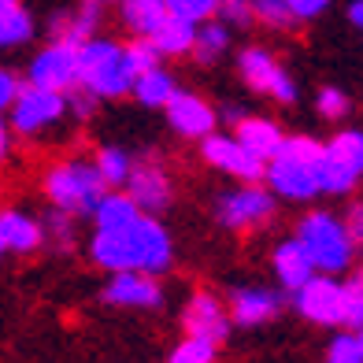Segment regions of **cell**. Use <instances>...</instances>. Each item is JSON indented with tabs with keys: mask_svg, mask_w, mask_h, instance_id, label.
Segmentation results:
<instances>
[{
	"mask_svg": "<svg viewBox=\"0 0 363 363\" xmlns=\"http://www.w3.org/2000/svg\"><path fill=\"white\" fill-rule=\"evenodd\" d=\"M89 256L96 267H104L111 274L119 271H145V274H163L174 259V241L156 216H141L130 219L123 226L111 230H96Z\"/></svg>",
	"mask_w": 363,
	"mask_h": 363,
	"instance_id": "obj_1",
	"label": "cell"
},
{
	"mask_svg": "<svg viewBox=\"0 0 363 363\" xmlns=\"http://www.w3.org/2000/svg\"><path fill=\"white\" fill-rule=\"evenodd\" d=\"M104 182L89 160H60L45 171V196L56 211H67L74 219H89L96 201L104 196Z\"/></svg>",
	"mask_w": 363,
	"mask_h": 363,
	"instance_id": "obj_2",
	"label": "cell"
},
{
	"mask_svg": "<svg viewBox=\"0 0 363 363\" xmlns=\"http://www.w3.org/2000/svg\"><path fill=\"white\" fill-rule=\"evenodd\" d=\"M293 238L301 241V249L308 252L311 267L319 274H341L356 259V245L349 238V230H345V223L337 216H330V211H308Z\"/></svg>",
	"mask_w": 363,
	"mask_h": 363,
	"instance_id": "obj_3",
	"label": "cell"
},
{
	"mask_svg": "<svg viewBox=\"0 0 363 363\" xmlns=\"http://www.w3.org/2000/svg\"><path fill=\"white\" fill-rule=\"evenodd\" d=\"M134 86V74L126 67L123 45L108 38H89L78 45V89L93 93L96 101H111L123 96Z\"/></svg>",
	"mask_w": 363,
	"mask_h": 363,
	"instance_id": "obj_4",
	"label": "cell"
},
{
	"mask_svg": "<svg viewBox=\"0 0 363 363\" xmlns=\"http://www.w3.org/2000/svg\"><path fill=\"white\" fill-rule=\"evenodd\" d=\"M8 111H11L8 126L15 130V134L38 138L67 115V93H52V89H41V86H30L26 82V86H19V93H15Z\"/></svg>",
	"mask_w": 363,
	"mask_h": 363,
	"instance_id": "obj_5",
	"label": "cell"
},
{
	"mask_svg": "<svg viewBox=\"0 0 363 363\" xmlns=\"http://www.w3.org/2000/svg\"><path fill=\"white\" fill-rule=\"evenodd\" d=\"M216 216L226 230H256L274 216V193L267 186H241V189H230L219 193L216 201Z\"/></svg>",
	"mask_w": 363,
	"mask_h": 363,
	"instance_id": "obj_6",
	"label": "cell"
},
{
	"mask_svg": "<svg viewBox=\"0 0 363 363\" xmlns=\"http://www.w3.org/2000/svg\"><path fill=\"white\" fill-rule=\"evenodd\" d=\"M238 71L245 78V86L256 93H271L278 104H293L296 101V82L286 74V67L278 63L267 48H245L238 60Z\"/></svg>",
	"mask_w": 363,
	"mask_h": 363,
	"instance_id": "obj_7",
	"label": "cell"
},
{
	"mask_svg": "<svg viewBox=\"0 0 363 363\" xmlns=\"http://www.w3.org/2000/svg\"><path fill=\"white\" fill-rule=\"evenodd\" d=\"M26 78H30V86L52 89V93L78 89V48L67 45V41H52L30 60Z\"/></svg>",
	"mask_w": 363,
	"mask_h": 363,
	"instance_id": "obj_8",
	"label": "cell"
},
{
	"mask_svg": "<svg viewBox=\"0 0 363 363\" xmlns=\"http://www.w3.org/2000/svg\"><path fill=\"white\" fill-rule=\"evenodd\" d=\"M293 308L315 326H341V282L334 274L315 271L304 286L293 289Z\"/></svg>",
	"mask_w": 363,
	"mask_h": 363,
	"instance_id": "obj_9",
	"label": "cell"
},
{
	"mask_svg": "<svg viewBox=\"0 0 363 363\" xmlns=\"http://www.w3.org/2000/svg\"><path fill=\"white\" fill-rule=\"evenodd\" d=\"M201 156L204 163H211L216 171L230 174V178H241V182H259L263 178V167L267 163L256 160L249 148H241L238 138H226V134H208L201 138Z\"/></svg>",
	"mask_w": 363,
	"mask_h": 363,
	"instance_id": "obj_10",
	"label": "cell"
},
{
	"mask_svg": "<svg viewBox=\"0 0 363 363\" xmlns=\"http://www.w3.org/2000/svg\"><path fill=\"white\" fill-rule=\"evenodd\" d=\"M163 111H167V123L174 134L182 138H208V134H216V126H219V115L216 108H211L204 96H196L189 89H174L171 93V101L163 104Z\"/></svg>",
	"mask_w": 363,
	"mask_h": 363,
	"instance_id": "obj_11",
	"label": "cell"
},
{
	"mask_svg": "<svg viewBox=\"0 0 363 363\" xmlns=\"http://www.w3.org/2000/svg\"><path fill=\"white\" fill-rule=\"evenodd\" d=\"M315 167L301 160H289V156H271L267 167H263V178H267L271 193L282 196V201H311V196H319Z\"/></svg>",
	"mask_w": 363,
	"mask_h": 363,
	"instance_id": "obj_12",
	"label": "cell"
},
{
	"mask_svg": "<svg viewBox=\"0 0 363 363\" xmlns=\"http://www.w3.org/2000/svg\"><path fill=\"white\" fill-rule=\"evenodd\" d=\"M123 186H126V196L145 211V216H160V211L171 204V196H174L167 171L156 167V163H138V167H130Z\"/></svg>",
	"mask_w": 363,
	"mask_h": 363,
	"instance_id": "obj_13",
	"label": "cell"
},
{
	"mask_svg": "<svg viewBox=\"0 0 363 363\" xmlns=\"http://www.w3.org/2000/svg\"><path fill=\"white\" fill-rule=\"evenodd\" d=\"M104 301L115 304V308H160L163 289L156 282V274L119 271V274H111V282L104 286Z\"/></svg>",
	"mask_w": 363,
	"mask_h": 363,
	"instance_id": "obj_14",
	"label": "cell"
},
{
	"mask_svg": "<svg viewBox=\"0 0 363 363\" xmlns=\"http://www.w3.org/2000/svg\"><path fill=\"white\" fill-rule=\"evenodd\" d=\"M278 311H282V293L263 289V286H241V289L230 293L226 315L238 326H263V323H271Z\"/></svg>",
	"mask_w": 363,
	"mask_h": 363,
	"instance_id": "obj_15",
	"label": "cell"
},
{
	"mask_svg": "<svg viewBox=\"0 0 363 363\" xmlns=\"http://www.w3.org/2000/svg\"><path fill=\"white\" fill-rule=\"evenodd\" d=\"M182 323H186L189 334L196 337H211V341H226L230 337V315H226V304L219 301V296L211 293H193V301L186 304V315H182Z\"/></svg>",
	"mask_w": 363,
	"mask_h": 363,
	"instance_id": "obj_16",
	"label": "cell"
},
{
	"mask_svg": "<svg viewBox=\"0 0 363 363\" xmlns=\"http://www.w3.org/2000/svg\"><path fill=\"white\" fill-rule=\"evenodd\" d=\"M0 238H4L8 252L30 256L45 245V230L34 216H26V211H19V208H8V211H0Z\"/></svg>",
	"mask_w": 363,
	"mask_h": 363,
	"instance_id": "obj_17",
	"label": "cell"
},
{
	"mask_svg": "<svg viewBox=\"0 0 363 363\" xmlns=\"http://www.w3.org/2000/svg\"><path fill=\"white\" fill-rule=\"evenodd\" d=\"M238 145L241 148H249V152L256 160L267 163L274 152H278V145H282V126H278L274 119H263V115H245V119L238 123Z\"/></svg>",
	"mask_w": 363,
	"mask_h": 363,
	"instance_id": "obj_18",
	"label": "cell"
},
{
	"mask_svg": "<svg viewBox=\"0 0 363 363\" xmlns=\"http://www.w3.org/2000/svg\"><path fill=\"white\" fill-rule=\"evenodd\" d=\"M271 263H274V274H278V282H282V289H289V293L315 274V267H311V259H308V252L301 249L296 238L278 241L274 252H271Z\"/></svg>",
	"mask_w": 363,
	"mask_h": 363,
	"instance_id": "obj_19",
	"label": "cell"
},
{
	"mask_svg": "<svg viewBox=\"0 0 363 363\" xmlns=\"http://www.w3.org/2000/svg\"><path fill=\"white\" fill-rule=\"evenodd\" d=\"M96 26H101V0H86L74 15H56L52 19V41H67V45H82L96 38Z\"/></svg>",
	"mask_w": 363,
	"mask_h": 363,
	"instance_id": "obj_20",
	"label": "cell"
},
{
	"mask_svg": "<svg viewBox=\"0 0 363 363\" xmlns=\"http://www.w3.org/2000/svg\"><path fill=\"white\" fill-rule=\"evenodd\" d=\"M193 38H196V26L193 23H186V19H174V15H167L152 34H148V41H152V48L160 56H171V60H178V56H189L193 52Z\"/></svg>",
	"mask_w": 363,
	"mask_h": 363,
	"instance_id": "obj_21",
	"label": "cell"
},
{
	"mask_svg": "<svg viewBox=\"0 0 363 363\" xmlns=\"http://www.w3.org/2000/svg\"><path fill=\"white\" fill-rule=\"evenodd\" d=\"M323 160H330L334 167L349 171L352 178H363V134L359 130H341L323 145Z\"/></svg>",
	"mask_w": 363,
	"mask_h": 363,
	"instance_id": "obj_22",
	"label": "cell"
},
{
	"mask_svg": "<svg viewBox=\"0 0 363 363\" xmlns=\"http://www.w3.org/2000/svg\"><path fill=\"white\" fill-rule=\"evenodd\" d=\"M119 15L126 30H134L138 38H148L167 19V4L163 0H119Z\"/></svg>",
	"mask_w": 363,
	"mask_h": 363,
	"instance_id": "obj_23",
	"label": "cell"
},
{
	"mask_svg": "<svg viewBox=\"0 0 363 363\" xmlns=\"http://www.w3.org/2000/svg\"><path fill=\"white\" fill-rule=\"evenodd\" d=\"M141 216V208L130 201L126 193H108L104 189V196L96 201V208H93V223H96V230H111V226H123V223H130V219H138Z\"/></svg>",
	"mask_w": 363,
	"mask_h": 363,
	"instance_id": "obj_24",
	"label": "cell"
},
{
	"mask_svg": "<svg viewBox=\"0 0 363 363\" xmlns=\"http://www.w3.org/2000/svg\"><path fill=\"white\" fill-rule=\"evenodd\" d=\"M174 89H178V86H174V78L163 71V67H152V71L138 74V78H134V86H130V93H134L145 108H163V104L171 101V93H174Z\"/></svg>",
	"mask_w": 363,
	"mask_h": 363,
	"instance_id": "obj_25",
	"label": "cell"
},
{
	"mask_svg": "<svg viewBox=\"0 0 363 363\" xmlns=\"http://www.w3.org/2000/svg\"><path fill=\"white\" fill-rule=\"evenodd\" d=\"M230 48V30L223 23H204V26H196V38H193V56L201 60V63H216L223 52Z\"/></svg>",
	"mask_w": 363,
	"mask_h": 363,
	"instance_id": "obj_26",
	"label": "cell"
},
{
	"mask_svg": "<svg viewBox=\"0 0 363 363\" xmlns=\"http://www.w3.org/2000/svg\"><path fill=\"white\" fill-rule=\"evenodd\" d=\"M34 38V19L23 4H15L11 11L0 15V48H19Z\"/></svg>",
	"mask_w": 363,
	"mask_h": 363,
	"instance_id": "obj_27",
	"label": "cell"
},
{
	"mask_svg": "<svg viewBox=\"0 0 363 363\" xmlns=\"http://www.w3.org/2000/svg\"><path fill=\"white\" fill-rule=\"evenodd\" d=\"M93 167H96V174H101V182H104V186H123L134 163H130V156L123 152V148L104 145L101 152L93 156Z\"/></svg>",
	"mask_w": 363,
	"mask_h": 363,
	"instance_id": "obj_28",
	"label": "cell"
},
{
	"mask_svg": "<svg viewBox=\"0 0 363 363\" xmlns=\"http://www.w3.org/2000/svg\"><path fill=\"white\" fill-rule=\"evenodd\" d=\"M341 326H349V330L363 326V267L349 282H341Z\"/></svg>",
	"mask_w": 363,
	"mask_h": 363,
	"instance_id": "obj_29",
	"label": "cell"
},
{
	"mask_svg": "<svg viewBox=\"0 0 363 363\" xmlns=\"http://www.w3.org/2000/svg\"><path fill=\"white\" fill-rule=\"evenodd\" d=\"M216 352H219V345L211 341V337L189 334V337H182L174 349H171L167 363H216Z\"/></svg>",
	"mask_w": 363,
	"mask_h": 363,
	"instance_id": "obj_30",
	"label": "cell"
},
{
	"mask_svg": "<svg viewBox=\"0 0 363 363\" xmlns=\"http://www.w3.org/2000/svg\"><path fill=\"white\" fill-rule=\"evenodd\" d=\"M163 4H167V15H174V19H186V23H193V26L216 19V11H219V0H163Z\"/></svg>",
	"mask_w": 363,
	"mask_h": 363,
	"instance_id": "obj_31",
	"label": "cell"
},
{
	"mask_svg": "<svg viewBox=\"0 0 363 363\" xmlns=\"http://www.w3.org/2000/svg\"><path fill=\"white\" fill-rule=\"evenodd\" d=\"M249 8H252V19H259L263 26H274V30H289V26L296 23L286 0H249Z\"/></svg>",
	"mask_w": 363,
	"mask_h": 363,
	"instance_id": "obj_32",
	"label": "cell"
},
{
	"mask_svg": "<svg viewBox=\"0 0 363 363\" xmlns=\"http://www.w3.org/2000/svg\"><path fill=\"white\" fill-rule=\"evenodd\" d=\"M123 56H126V67H130V74H134V78L145 74V71H152V67H160V60H163L148 38H138V41L123 45Z\"/></svg>",
	"mask_w": 363,
	"mask_h": 363,
	"instance_id": "obj_33",
	"label": "cell"
},
{
	"mask_svg": "<svg viewBox=\"0 0 363 363\" xmlns=\"http://www.w3.org/2000/svg\"><path fill=\"white\" fill-rule=\"evenodd\" d=\"M315 108H319L323 119L341 123L345 115L352 111V101H349V93H345V89H337V86H323V89H319V96H315Z\"/></svg>",
	"mask_w": 363,
	"mask_h": 363,
	"instance_id": "obj_34",
	"label": "cell"
},
{
	"mask_svg": "<svg viewBox=\"0 0 363 363\" xmlns=\"http://www.w3.org/2000/svg\"><path fill=\"white\" fill-rule=\"evenodd\" d=\"M274 156H289V160H301V163H315L323 160V141L315 138H282V145H278Z\"/></svg>",
	"mask_w": 363,
	"mask_h": 363,
	"instance_id": "obj_35",
	"label": "cell"
},
{
	"mask_svg": "<svg viewBox=\"0 0 363 363\" xmlns=\"http://www.w3.org/2000/svg\"><path fill=\"white\" fill-rule=\"evenodd\" d=\"M41 230H45V238H52L60 249H71L74 245V216H67V211H48V219L41 223Z\"/></svg>",
	"mask_w": 363,
	"mask_h": 363,
	"instance_id": "obj_36",
	"label": "cell"
},
{
	"mask_svg": "<svg viewBox=\"0 0 363 363\" xmlns=\"http://www.w3.org/2000/svg\"><path fill=\"white\" fill-rule=\"evenodd\" d=\"M326 363H363L356 334H334L326 345Z\"/></svg>",
	"mask_w": 363,
	"mask_h": 363,
	"instance_id": "obj_37",
	"label": "cell"
},
{
	"mask_svg": "<svg viewBox=\"0 0 363 363\" xmlns=\"http://www.w3.org/2000/svg\"><path fill=\"white\" fill-rule=\"evenodd\" d=\"M226 23H234V26H249L252 23V8H249V0H219V11Z\"/></svg>",
	"mask_w": 363,
	"mask_h": 363,
	"instance_id": "obj_38",
	"label": "cell"
},
{
	"mask_svg": "<svg viewBox=\"0 0 363 363\" xmlns=\"http://www.w3.org/2000/svg\"><path fill=\"white\" fill-rule=\"evenodd\" d=\"M67 111H74L78 119H93V111H96V96L86 93V89H71L67 93Z\"/></svg>",
	"mask_w": 363,
	"mask_h": 363,
	"instance_id": "obj_39",
	"label": "cell"
},
{
	"mask_svg": "<svg viewBox=\"0 0 363 363\" xmlns=\"http://www.w3.org/2000/svg\"><path fill=\"white\" fill-rule=\"evenodd\" d=\"M289 11H293V19L296 23H304V19H315V15H323L330 8V0H286Z\"/></svg>",
	"mask_w": 363,
	"mask_h": 363,
	"instance_id": "obj_40",
	"label": "cell"
},
{
	"mask_svg": "<svg viewBox=\"0 0 363 363\" xmlns=\"http://www.w3.org/2000/svg\"><path fill=\"white\" fill-rule=\"evenodd\" d=\"M19 74L15 71H8V67H0V111H8L11 108V101H15V93H19Z\"/></svg>",
	"mask_w": 363,
	"mask_h": 363,
	"instance_id": "obj_41",
	"label": "cell"
},
{
	"mask_svg": "<svg viewBox=\"0 0 363 363\" xmlns=\"http://www.w3.org/2000/svg\"><path fill=\"white\" fill-rule=\"evenodd\" d=\"M345 230H349V238L356 249H363V204H352L349 208V219H345Z\"/></svg>",
	"mask_w": 363,
	"mask_h": 363,
	"instance_id": "obj_42",
	"label": "cell"
},
{
	"mask_svg": "<svg viewBox=\"0 0 363 363\" xmlns=\"http://www.w3.org/2000/svg\"><path fill=\"white\" fill-rule=\"evenodd\" d=\"M11 156V126L4 119V111H0V163H4Z\"/></svg>",
	"mask_w": 363,
	"mask_h": 363,
	"instance_id": "obj_43",
	"label": "cell"
},
{
	"mask_svg": "<svg viewBox=\"0 0 363 363\" xmlns=\"http://www.w3.org/2000/svg\"><path fill=\"white\" fill-rule=\"evenodd\" d=\"M349 23L356 30H363V0H352V4H349Z\"/></svg>",
	"mask_w": 363,
	"mask_h": 363,
	"instance_id": "obj_44",
	"label": "cell"
},
{
	"mask_svg": "<svg viewBox=\"0 0 363 363\" xmlns=\"http://www.w3.org/2000/svg\"><path fill=\"white\" fill-rule=\"evenodd\" d=\"M223 119H226L230 126H238V123L245 119V108H238V104H230V108H223Z\"/></svg>",
	"mask_w": 363,
	"mask_h": 363,
	"instance_id": "obj_45",
	"label": "cell"
},
{
	"mask_svg": "<svg viewBox=\"0 0 363 363\" xmlns=\"http://www.w3.org/2000/svg\"><path fill=\"white\" fill-rule=\"evenodd\" d=\"M15 4H19V0H0V15H4V11H11Z\"/></svg>",
	"mask_w": 363,
	"mask_h": 363,
	"instance_id": "obj_46",
	"label": "cell"
},
{
	"mask_svg": "<svg viewBox=\"0 0 363 363\" xmlns=\"http://www.w3.org/2000/svg\"><path fill=\"white\" fill-rule=\"evenodd\" d=\"M356 345H359V352H363V326L356 330Z\"/></svg>",
	"mask_w": 363,
	"mask_h": 363,
	"instance_id": "obj_47",
	"label": "cell"
},
{
	"mask_svg": "<svg viewBox=\"0 0 363 363\" xmlns=\"http://www.w3.org/2000/svg\"><path fill=\"white\" fill-rule=\"evenodd\" d=\"M4 252H8V249H4V238H0V256H4Z\"/></svg>",
	"mask_w": 363,
	"mask_h": 363,
	"instance_id": "obj_48",
	"label": "cell"
},
{
	"mask_svg": "<svg viewBox=\"0 0 363 363\" xmlns=\"http://www.w3.org/2000/svg\"><path fill=\"white\" fill-rule=\"evenodd\" d=\"M101 4H119V0H101Z\"/></svg>",
	"mask_w": 363,
	"mask_h": 363,
	"instance_id": "obj_49",
	"label": "cell"
}]
</instances>
